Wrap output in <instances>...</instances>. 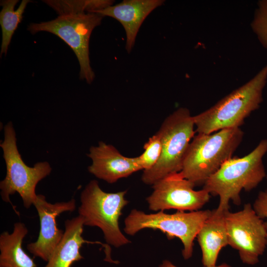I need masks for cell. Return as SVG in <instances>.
<instances>
[{
    "instance_id": "6da1fadb",
    "label": "cell",
    "mask_w": 267,
    "mask_h": 267,
    "mask_svg": "<svg viewBox=\"0 0 267 267\" xmlns=\"http://www.w3.org/2000/svg\"><path fill=\"white\" fill-rule=\"evenodd\" d=\"M267 152V139H262L247 155L227 160L205 181L203 188L219 197L217 211H228L230 201L239 205L241 191L253 190L266 177L263 158Z\"/></svg>"
},
{
    "instance_id": "7a4b0ae2",
    "label": "cell",
    "mask_w": 267,
    "mask_h": 267,
    "mask_svg": "<svg viewBox=\"0 0 267 267\" xmlns=\"http://www.w3.org/2000/svg\"><path fill=\"white\" fill-rule=\"evenodd\" d=\"M267 82V64L251 79L223 97L213 106L193 116L197 134H210L240 128L245 119L259 108Z\"/></svg>"
},
{
    "instance_id": "3957f363",
    "label": "cell",
    "mask_w": 267,
    "mask_h": 267,
    "mask_svg": "<svg viewBox=\"0 0 267 267\" xmlns=\"http://www.w3.org/2000/svg\"><path fill=\"white\" fill-rule=\"evenodd\" d=\"M243 135L240 128L222 129L210 134H197L189 144L179 173L195 186L204 185L232 157Z\"/></svg>"
},
{
    "instance_id": "277c9868",
    "label": "cell",
    "mask_w": 267,
    "mask_h": 267,
    "mask_svg": "<svg viewBox=\"0 0 267 267\" xmlns=\"http://www.w3.org/2000/svg\"><path fill=\"white\" fill-rule=\"evenodd\" d=\"M195 129L193 116L186 108L177 109L165 119L157 132L162 142L161 156L153 168L143 171L141 179L144 183L153 185L166 176L181 171Z\"/></svg>"
},
{
    "instance_id": "5b68a950",
    "label": "cell",
    "mask_w": 267,
    "mask_h": 267,
    "mask_svg": "<svg viewBox=\"0 0 267 267\" xmlns=\"http://www.w3.org/2000/svg\"><path fill=\"white\" fill-rule=\"evenodd\" d=\"M126 193V191L106 192L97 180H92L80 196L78 212L83 219L84 225L100 228L106 243L116 248L130 243L121 231L119 224L122 211L129 203L125 198Z\"/></svg>"
},
{
    "instance_id": "8992f818",
    "label": "cell",
    "mask_w": 267,
    "mask_h": 267,
    "mask_svg": "<svg viewBox=\"0 0 267 267\" xmlns=\"http://www.w3.org/2000/svg\"><path fill=\"white\" fill-rule=\"evenodd\" d=\"M212 212L206 210L189 213L178 211L171 214L164 211L146 214L133 209L125 220L124 231L128 235H134L141 230L150 228L161 231L169 239L178 238L183 246L182 256L187 260L192 257L194 240Z\"/></svg>"
},
{
    "instance_id": "52a82bcc",
    "label": "cell",
    "mask_w": 267,
    "mask_h": 267,
    "mask_svg": "<svg viewBox=\"0 0 267 267\" xmlns=\"http://www.w3.org/2000/svg\"><path fill=\"white\" fill-rule=\"evenodd\" d=\"M4 139L0 144L6 167V176L0 182L2 200L10 203V196L17 192L24 206L30 208L36 201V187L38 182L49 175L51 168L47 162H41L34 167L28 166L23 161L17 145L16 134L11 122L4 128Z\"/></svg>"
},
{
    "instance_id": "ba28073f",
    "label": "cell",
    "mask_w": 267,
    "mask_h": 267,
    "mask_svg": "<svg viewBox=\"0 0 267 267\" xmlns=\"http://www.w3.org/2000/svg\"><path fill=\"white\" fill-rule=\"evenodd\" d=\"M103 16L95 12L59 15L47 22L30 23L27 30L32 34L40 31L53 34L73 50L80 66V77L90 84L95 75L90 66L89 42L93 30L101 24Z\"/></svg>"
},
{
    "instance_id": "9c48e42d",
    "label": "cell",
    "mask_w": 267,
    "mask_h": 267,
    "mask_svg": "<svg viewBox=\"0 0 267 267\" xmlns=\"http://www.w3.org/2000/svg\"><path fill=\"white\" fill-rule=\"evenodd\" d=\"M228 245L238 251L241 261L254 265L267 246L266 222L256 214L250 203L236 212L224 214Z\"/></svg>"
},
{
    "instance_id": "30bf717a",
    "label": "cell",
    "mask_w": 267,
    "mask_h": 267,
    "mask_svg": "<svg viewBox=\"0 0 267 267\" xmlns=\"http://www.w3.org/2000/svg\"><path fill=\"white\" fill-rule=\"evenodd\" d=\"M194 187L179 172L169 175L153 185V191L146 198L148 208L158 212L198 211L209 202L210 194L203 188L195 190Z\"/></svg>"
},
{
    "instance_id": "8fae6325",
    "label": "cell",
    "mask_w": 267,
    "mask_h": 267,
    "mask_svg": "<svg viewBox=\"0 0 267 267\" xmlns=\"http://www.w3.org/2000/svg\"><path fill=\"white\" fill-rule=\"evenodd\" d=\"M33 205L39 217L40 229L37 240L29 243L27 248L35 257L47 262L64 235V231L57 227L56 218L63 212L74 211L76 201L72 199L52 204L39 194Z\"/></svg>"
},
{
    "instance_id": "7c38bea8",
    "label": "cell",
    "mask_w": 267,
    "mask_h": 267,
    "mask_svg": "<svg viewBox=\"0 0 267 267\" xmlns=\"http://www.w3.org/2000/svg\"><path fill=\"white\" fill-rule=\"evenodd\" d=\"M88 156L92 160L89 172L109 183L142 170L137 157L124 156L114 146L102 141L91 146Z\"/></svg>"
},
{
    "instance_id": "4fadbf2b",
    "label": "cell",
    "mask_w": 267,
    "mask_h": 267,
    "mask_svg": "<svg viewBox=\"0 0 267 267\" xmlns=\"http://www.w3.org/2000/svg\"><path fill=\"white\" fill-rule=\"evenodd\" d=\"M164 2L163 0H124L117 4L93 12L103 17H112L122 25L126 35L125 48L130 53L144 20L153 10L161 6Z\"/></svg>"
},
{
    "instance_id": "5bb4252c",
    "label": "cell",
    "mask_w": 267,
    "mask_h": 267,
    "mask_svg": "<svg viewBox=\"0 0 267 267\" xmlns=\"http://www.w3.org/2000/svg\"><path fill=\"white\" fill-rule=\"evenodd\" d=\"M84 220L78 215L65 221L63 236L44 267H70L75 262L83 258L80 249L84 243H98L91 242L83 237Z\"/></svg>"
},
{
    "instance_id": "9a60e30c",
    "label": "cell",
    "mask_w": 267,
    "mask_h": 267,
    "mask_svg": "<svg viewBox=\"0 0 267 267\" xmlns=\"http://www.w3.org/2000/svg\"><path fill=\"white\" fill-rule=\"evenodd\" d=\"M225 213L219 212L216 209L212 210L211 215L204 222L197 235L204 267L217 265L220 251L228 245Z\"/></svg>"
},
{
    "instance_id": "2e32d148",
    "label": "cell",
    "mask_w": 267,
    "mask_h": 267,
    "mask_svg": "<svg viewBox=\"0 0 267 267\" xmlns=\"http://www.w3.org/2000/svg\"><path fill=\"white\" fill-rule=\"evenodd\" d=\"M28 232L22 222L14 224L11 233L4 231L0 235V267H37L22 248L24 237Z\"/></svg>"
},
{
    "instance_id": "e0dca14e",
    "label": "cell",
    "mask_w": 267,
    "mask_h": 267,
    "mask_svg": "<svg viewBox=\"0 0 267 267\" xmlns=\"http://www.w3.org/2000/svg\"><path fill=\"white\" fill-rule=\"evenodd\" d=\"M18 0H5L0 1L2 8L0 12V24L2 32V40L0 49V57L2 54H6L11 38L18 24L23 19V14L29 0H23L18 8H14Z\"/></svg>"
},
{
    "instance_id": "ac0fdd59",
    "label": "cell",
    "mask_w": 267,
    "mask_h": 267,
    "mask_svg": "<svg viewBox=\"0 0 267 267\" xmlns=\"http://www.w3.org/2000/svg\"><path fill=\"white\" fill-rule=\"evenodd\" d=\"M52 8L59 15L78 14L93 12L112 5L114 1L110 0H43Z\"/></svg>"
},
{
    "instance_id": "d6986e66",
    "label": "cell",
    "mask_w": 267,
    "mask_h": 267,
    "mask_svg": "<svg viewBox=\"0 0 267 267\" xmlns=\"http://www.w3.org/2000/svg\"><path fill=\"white\" fill-rule=\"evenodd\" d=\"M143 149V152L137 157L142 170L146 171L153 168L161 156L162 142L158 132L149 138L144 144Z\"/></svg>"
},
{
    "instance_id": "ffe728a7",
    "label": "cell",
    "mask_w": 267,
    "mask_h": 267,
    "mask_svg": "<svg viewBox=\"0 0 267 267\" xmlns=\"http://www.w3.org/2000/svg\"><path fill=\"white\" fill-rule=\"evenodd\" d=\"M250 26L262 46L267 50V0H260Z\"/></svg>"
},
{
    "instance_id": "44dd1931",
    "label": "cell",
    "mask_w": 267,
    "mask_h": 267,
    "mask_svg": "<svg viewBox=\"0 0 267 267\" xmlns=\"http://www.w3.org/2000/svg\"><path fill=\"white\" fill-rule=\"evenodd\" d=\"M252 206L260 218L267 219V189L259 193Z\"/></svg>"
},
{
    "instance_id": "7402d4cb",
    "label": "cell",
    "mask_w": 267,
    "mask_h": 267,
    "mask_svg": "<svg viewBox=\"0 0 267 267\" xmlns=\"http://www.w3.org/2000/svg\"><path fill=\"white\" fill-rule=\"evenodd\" d=\"M159 267H178L173 264L170 261L168 260H165L163 262L162 264L159 266ZM231 267L229 265L226 263H222L220 265H216L214 266L210 267Z\"/></svg>"
},
{
    "instance_id": "603a6c76",
    "label": "cell",
    "mask_w": 267,
    "mask_h": 267,
    "mask_svg": "<svg viewBox=\"0 0 267 267\" xmlns=\"http://www.w3.org/2000/svg\"><path fill=\"white\" fill-rule=\"evenodd\" d=\"M266 178L267 179V174H266Z\"/></svg>"
}]
</instances>
